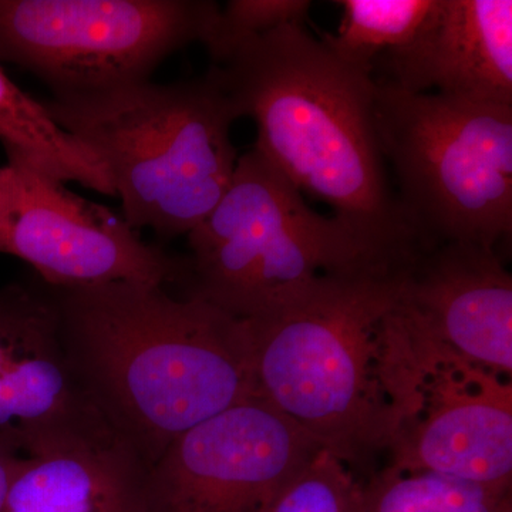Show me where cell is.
Listing matches in <instances>:
<instances>
[{"label": "cell", "instance_id": "cell-8", "mask_svg": "<svg viewBox=\"0 0 512 512\" xmlns=\"http://www.w3.org/2000/svg\"><path fill=\"white\" fill-rule=\"evenodd\" d=\"M322 446L259 397L177 437L148 474L150 512H264Z\"/></svg>", "mask_w": 512, "mask_h": 512}, {"label": "cell", "instance_id": "cell-1", "mask_svg": "<svg viewBox=\"0 0 512 512\" xmlns=\"http://www.w3.org/2000/svg\"><path fill=\"white\" fill-rule=\"evenodd\" d=\"M414 259L323 276L245 320L255 396L348 466L389 451L413 407L419 335L404 288Z\"/></svg>", "mask_w": 512, "mask_h": 512}, {"label": "cell", "instance_id": "cell-10", "mask_svg": "<svg viewBox=\"0 0 512 512\" xmlns=\"http://www.w3.org/2000/svg\"><path fill=\"white\" fill-rule=\"evenodd\" d=\"M412 319L419 335V379L412 410L389 448V468L511 490V377L457 355Z\"/></svg>", "mask_w": 512, "mask_h": 512}, {"label": "cell", "instance_id": "cell-13", "mask_svg": "<svg viewBox=\"0 0 512 512\" xmlns=\"http://www.w3.org/2000/svg\"><path fill=\"white\" fill-rule=\"evenodd\" d=\"M404 303L431 338L505 377L512 375V278L497 249L447 242L410 266Z\"/></svg>", "mask_w": 512, "mask_h": 512}, {"label": "cell", "instance_id": "cell-5", "mask_svg": "<svg viewBox=\"0 0 512 512\" xmlns=\"http://www.w3.org/2000/svg\"><path fill=\"white\" fill-rule=\"evenodd\" d=\"M187 238V295L242 320L288 305L323 276L419 252L313 211L255 148L238 158L224 197Z\"/></svg>", "mask_w": 512, "mask_h": 512}, {"label": "cell", "instance_id": "cell-11", "mask_svg": "<svg viewBox=\"0 0 512 512\" xmlns=\"http://www.w3.org/2000/svg\"><path fill=\"white\" fill-rule=\"evenodd\" d=\"M373 79L512 106L511 0H436L406 45L377 57Z\"/></svg>", "mask_w": 512, "mask_h": 512}, {"label": "cell", "instance_id": "cell-12", "mask_svg": "<svg viewBox=\"0 0 512 512\" xmlns=\"http://www.w3.org/2000/svg\"><path fill=\"white\" fill-rule=\"evenodd\" d=\"M74 379L52 289L13 282L0 289V434L20 447L99 419Z\"/></svg>", "mask_w": 512, "mask_h": 512}, {"label": "cell", "instance_id": "cell-9", "mask_svg": "<svg viewBox=\"0 0 512 512\" xmlns=\"http://www.w3.org/2000/svg\"><path fill=\"white\" fill-rule=\"evenodd\" d=\"M0 254L28 262L50 288L184 281L185 259L147 244L109 208L22 165H3Z\"/></svg>", "mask_w": 512, "mask_h": 512}, {"label": "cell", "instance_id": "cell-2", "mask_svg": "<svg viewBox=\"0 0 512 512\" xmlns=\"http://www.w3.org/2000/svg\"><path fill=\"white\" fill-rule=\"evenodd\" d=\"M50 289L74 379L148 467L185 431L255 396L245 320L160 285Z\"/></svg>", "mask_w": 512, "mask_h": 512}, {"label": "cell", "instance_id": "cell-15", "mask_svg": "<svg viewBox=\"0 0 512 512\" xmlns=\"http://www.w3.org/2000/svg\"><path fill=\"white\" fill-rule=\"evenodd\" d=\"M0 143L8 164L22 165L59 183H77L116 197L104 165L53 120L45 103L23 92L0 69Z\"/></svg>", "mask_w": 512, "mask_h": 512}, {"label": "cell", "instance_id": "cell-14", "mask_svg": "<svg viewBox=\"0 0 512 512\" xmlns=\"http://www.w3.org/2000/svg\"><path fill=\"white\" fill-rule=\"evenodd\" d=\"M2 512H150V467L106 420L23 447Z\"/></svg>", "mask_w": 512, "mask_h": 512}, {"label": "cell", "instance_id": "cell-4", "mask_svg": "<svg viewBox=\"0 0 512 512\" xmlns=\"http://www.w3.org/2000/svg\"><path fill=\"white\" fill-rule=\"evenodd\" d=\"M46 109L99 158L131 228L161 238L188 235L227 192L237 148V116L205 74L190 82L126 84L55 94Z\"/></svg>", "mask_w": 512, "mask_h": 512}, {"label": "cell", "instance_id": "cell-18", "mask_svg": "<svg viewBox=\"0 0 512 512\" xmlns=\"http://www.w3.org/2000/svg\"><path fill=\"white\" fill-rule=\"evenodd\" d=\"M264 512H365L363 487L348 464L322 448Z\"/></svg>", "mask_w": 512, "mask_h": 512}, {"label": "cell", "instance_id": "cell-17", "mask_svg": "<svg viewBox=\"0 0 512 512\" xmlns=\"http://www.w3.org/2000/svg\"><path fill=\"white\" fill-rule=\"evenodd\" d=\"M436 0H338L343 10L336 35L323 42L340 59L373 74L384 52L406 45Z\"/></svg>", "mask_w": 512, "mask_h": 512}, {"label": "cell", "instance_id": "cell-20", "mask_svg": "<svg viewBox=\"0 0 512 512\" xmlns=\"http://www.w3.org/2000/svg\"><path fill=\"white\" fill-rule=\"evenodd\" d=\"M23 456H25V453H23L18 441L0 434V512L5 507L10 484L16 476V471L22 463Z\"/></svg>", "mask_w": 512, "mask_h": 512}, {"label": "cell", "instance_id": "cell-6", "mask_svg": "<svg viewBox=\"0 0 512 512\" xmlns=\"http://www.w3.org/2000/svg\"><path fill=\"white\" fill-rule=\"evenodd\" d=\"M375 126L399 183L397 204L423 251L510 242L512 106L376 82Z\"/></svg>", "mask_w": 512, "mask_h": 512}, {"label": "cell", "instance_id": "cell-7", "mask_svg": "<svg viewBox=\"0 0 512 512\" xmlns=\"http://www.w3.org/2000/svg\"><path fill=\"white\" fill-rule=\"evenodd\" d=\"M221 6L207 0H0V62L55 94L150 82L168 56L204 43Z\"/></svg>", "mask_w": 512, "mask_h": 512}, {"label": "cell", "instance_id": "cell-16", "mask_svg": "<svg viewBox=\"0 0 512 512\" xmlns=\"http://www.w3.org/2000/svg\"><path fill=\"white\" fill-rule=\"evenodd\" d=\"M511 490L387 467L363 488L365 512H511Z\"/></svg>", "mask_w": 512, "mask_h": 512}, {"label": "cell", "instance_id": "cell-19", "mask_svg": "<svg viewBox=\"0 0 512 512\" xmlns=\"http://www.w3.org/2000/svg\"><path fill=\"white\" fill-rule=\"evenodd\" d=\"M312 3L309 0H231L220 8L204 46L211 62L232 47L284 26H303Z\"/></svg>", "mask_w": 512, "mask_h": 512}, {"label": "cell", "instance_id": "cell-21", "mask_svg": "<svg viewBox=\"0 0 512 512\" xmlns=\"http://www.w3.org/2000/svg\"><path fill=\"white\" fill-rule=\"evenodd\" d=\"M3 188V167H0V197H2Z\"/></svg>", "mask_w": 512, "mask_h": 512}, {"label": "cell", "instance_id": "cell-3", "mask_svg": "<svg viewBox=\"0 0 512 512\" xmlns=\"http://www.w3.org/2000/svg\"><path fill=\"white\" fill-rule=\"evenodd\" d=\"M207 74L237 119L255 121V150L299 191L357 228L420 248L387 185L372 73L303 26H284L232 47Z\"/></svg>", "mask_w": 512, "mask_h": 512}]
</instances>
